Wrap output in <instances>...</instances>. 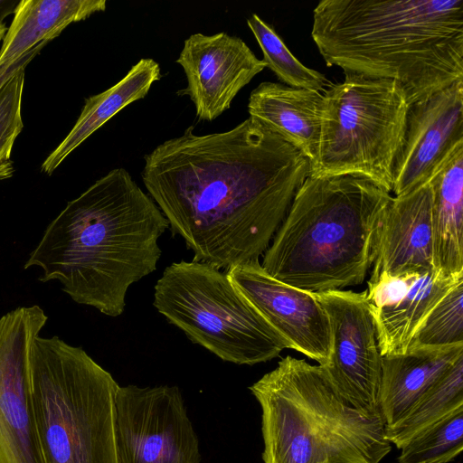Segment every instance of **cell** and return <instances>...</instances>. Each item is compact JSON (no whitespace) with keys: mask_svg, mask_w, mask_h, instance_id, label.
<instances>
[{"mask_svg":"<svg viewBox=\"0 0 463 463\" xmlns=\"http://www.w3.org/2000/svg\"><path fill=\"white\" fill-rule=\"evenodd\" d=\"M149 196L194 261L227 270L260 260L310 175L308 159L248 118L220 133L190 126L144 156Z\"/></svg>","mask_w":463,"mask_h":463,"instance_id":"6da1fadb","label":"cell"},{"mask_svg":"<svg viewBox=\"0 0 463 463\" xmlns=\"http://www.w3.org/2000/svg\"><path fill=\"white\" fill-rule=\"evenodd\" d=\"M169 228L161 210L122 167L70 201L47 226L24 269L57 280L78 304L120 316L129 287L156 269L158 240Z\"/></svg>","mask_w":463,"mask_h":463,"instance_id":"7a4b0ae2","label":"cell"},{"mask_svg":"<svg viewBox=\"0 0 463 463\" xmlns=\"http://www.w3.org/2000/svg\"><path fill=\"white\" fill-rule=\"evenodd\" d=\"M311 36L327 66L394 80L410 104L463 80V0H322Z\"/></svg>","mask_w":463,"mask_h":463,"instance_id":"3957f363","label":"cell"},{"mask_svg":"<svg viewBox=\"0 0 463 463\" xmlns=\"http://www.w3.org/2000/svg\"><path fill=\"white\" fill-rule=\"evenodd\" d=\"M366 178L309 175L260 263L272 278L321 293L364 282L380 215L392 198Z\"/></svg>","mask_w":463,"mask_h":463,"instance_id":"277c9868","label":"cell"},{"mask_svg":"<svg viewBox=\"0 0 463 463\" xmlns=\"http://www.w3.org/2000/svg\"><path fill=\"white\" fill-rule=\"evenodd\" d=\"M261 408L264 463H380L392 450L382 416H366L320 365L291 355L249 387Z\"/></svg>","mask_w":463,"mask_h":463,"instance_id":"5b68a950","label":"cell"},{"mask_svg":"<svg viewBox=\"0 0 463 463\" xmlns=\"http://www.w3.org/2000/svg\"><path fill=\"white\" fill-rule=\"evenodd\" d=\"M29 384L45 463H119L115 431L118 384L81 347L36 336Z\"/></svg>","mask_w":463,"mask_h":463,"instance_id":"8992f818","label":"cell"},{"mask_svg":"<svg viewBox=\"0 0 463 463\" xmlns=\"http://www.w3.org/2000/svg\"><path fill=\"white\" fill-rule=\"evenodd\" d=\"M410 105L394 80L345 73L343 81L323 94L318 151L310 175L361 176L392 194Z\"/></svg>","mask_w":463,"mask_h":463,"instance_id":"52a82bcc","label":"cell"},{"mask_svg":"<svg viewBox=\"0 0 463 463\" xmlns=\"http://www.w3.org/2000/svg\"><path fill=\"white\" fill-rule=\"evenodd\" d=\"M153 304L193 343L225 362L253 365L290 348L226 271L206 263L181 260L166 267L155 285Z\"/></svg>","mask_w":463,"mask_h":463,"instance_id":"ba28073f","label":"cell"},{"mask_svg":"<svg viewBox=\"0 0 463 463\" xmlns=\"http://www.w3.org/2000/svg\"><path fill=\"white\" fill-rule=\"evenodd\" d=\"M119 463H201L198 436L177 386H119L115 397Z\"/></svg>","mask_w":463,"mask_h":463,"instance_id":"9c48e42d","label":"cell"},{"mask_svg":"<svg viewBox=\"0 0 463 463\" xmlns=\"http://www.w3.org/2000/svg\"><path fill=\"white\" fill-rule=\"evenodd\" d=\"M326 312L331 327L327 363L320 365L335 392L366 416H382V354L366 290L313 293Z\"/></svg>","mask_w":463,"mask_h":463,"instance_id":"30bf717a","label":"cell"},{"mask_svg":"<svg viewBox=\"0 0 463 463\" xmlns=\"http://www.w3.org/2000/svg\"><path fill=\"white\" fill-rule=\"evenodd\" d=\"M47 319L36 305L0 317V463H45L32 408L29 357Z\"/></svg>","mask_w":463,"mask_h":463,"instance_id":"8fae6325","label":"cell"},{"mask_svg":"<svg viewBox=\"0 0 463 463\" xmlns=\"http://www.w3.org/2000/svg\"><path fill=\"white\" fill-rule=\"evenodd\" d=\"M244 298L294 349L325 365L331 348L328 316L313 293L269 276L260 260L225 270Z\"/></svg>","mask_w":463,"mask_h":463,"instance_id":"7c38bea8","label":"cell"},{"mask_svg":"<svg viewBox=\"0 0 463 463\" xmlns=\"http://www.w3.org/2000/svg\"><path fill=\"white\" fill-rule=\"evenodd\" d=\"M463 145V80L410 105L392 194L405 195L428 184Z\"/></svg>","mask_w":463,"mask_h":463,"instance_id":"4fadbf2b","label":"cell"},{"mask_svg":"<svg viewBox=\"0 0 463 463\" xmlns=\"http://www.w3.org/2000/svg\"><path fill=\"white\" fill-rule=\"evenodd\" d=\"M176 62L187 80V87L177 93L190 98L203 121H213L230 109L239 91L266 68L241 38L223 32L190 35Z\"/></svg>","mask_w":463,"mask_h":463,"instance_id":"5bb4252c","label":"cell"},{"mask_svg":"<svg viewBox=\"0 0 463 463\" xmlns=\"http://www.w3.org/2000/svg\"><path fill=\"white\" fill-rule=\"evenodd\" d=\"M430 213L429 183L405 195L392 196L376 226L367 283L382 274L422 275L434 271Z\"/></svg>","mask_w":463,"mask_h":463,"instance_id":"9a60e30c","label":"cell"},{"mask_svg":"<svg viewBox=\"0 0 463 463\" xmlns=\"http://www.w3.org/2000/svg\"><path fill=\"white\" fill-rule=\"evenodd\" d=\"M323 94L264 81L249 98L250 118L279 135L315 163L321 130Z\"/></svg>","mask_w":463,"mask_h":463,"instance_id":"2e32d148","label":"cell"},{"mask_svg":"<svg viewBox=\"0 0 463 463\" xmlns=\"http://www.w3.org/2000/svg\"><path fill=\"white\" fill-rule=\"evenodd\" d=\"M463 354V344L382 355L380 411L385 427L400 420Z\"/></svg>","mask_w":463,"mask_h":463,"instance_id":"e0dca14e","label":"cell"},{"mask_svg":"<svg viewBox=\"0 0 463 463\" xmlns=\"http://www.w3.org/2000/svg\"><path fill=\"white\" fill-rule=\"evenodd\" d=\"M433 267L442 278L463 277V145L429 182Z\"/></svg>","mask_w":463,"mask_h":463,"instance_id":"ac0fdd59","label":"cell"},{"mask_svg":"<svg viewBox=\"0 0 463 463\" xmlns=\"http://www.w3.org/2000/svg\"><path fill=\"white\" fill-rule=\"evenodd\" d=\"M106 0H22L0 49V67L12 63L42 43L57 37L69 24L104 11Z\"/></svg>","mask_w":463,"mask_h":463,"instance_id":"d6986e66","label":"cell"},{"mask_svg":"<svg viewBox=\"0 0 463 463\" xmlns=\"http://www.w3.org/2000/svg\"><path fill=\"white\" fill-rule=\"evenodd\" d=\"M160 78L158 62L151 58H143L115 85L88 98L75 125L44 160L42 171L52 175L75 148L107 121L129 104L145 98Z\"/></svg>","mask_w":463,"mask_h":463,"instance_id":"ffe728a7","label":"cell"},{"mask_svg":"<svg viewBox=\"0 0 463 463\" xmlns=\"http://www.w3.org/2000/svg\"><path fill=\"white\" fill-rule=\"evenodd\" d=\"M462 279L442 278L430 271L420 275L396 304L371 307L381 354L406 353L415 331L427 315Z\"/></svg>","mask_w":463,"mask_h":463,"instance_id":"44dd1931","label":"cell"},{"mask_svg":"<svg viewBox=\"0 0 463 463\" xmlns=\"http://www.w3.org/2000/svg\"><path fill=\"white\" fill-rule=\"evenodd\" d=\"M463 407V354H460L395 424L385 438L401 449L416 434Z\"/></svg>","mask_w":463,"mask_h":463,"instance_id":"7402d4cb","label":"cell"},{"mask_svg":"<svg viewBox=\"0 0 463 463\" xmlns=\"http://www.w3.org/2000/svg\"><path fill=\"white\" fill-rule=\"evenodd\" d=\"M247 24L261 49L266 67L287 86L325 92L332 85L324 74L302 64L259 15L251 14Z\"/></svg>","mask_w":463,"mask_h":463,"instance_id":"603a6c76","label":"cell"},{"mask_svg":"<svg viewBox=\"0 0 463 463\" xmlns=\"http://www.w3.org/2000/svg\"><path fill=\"white\" fill-rule=\"evenodd\" d=\"M463 449V407L412 437L402 449L398 463H449Z\"/></svg>","mask_w":463,"mask_h":463,"instance_id":"cb8c5ba5","label":"cell"},{"mask_svg":"<svg viewBox=\"0 0 463 463\" xmlns=\"http://www.w3.org/2000/svg\"><path fill=\"white\" fill-rule=\"evenodd\" d=\"M463 344V279L437 303L415 331L408 350Z\"/></svg>","mask_w":463,"mask_h":463,"instance_id":"d4e9b609","label":"cell"},{"mask_svg":"<svg viewBox=\"0 0 463 463\" xmlns=\"http://www.w3.org/2000/svg\"><path fill=\"white\" fill-rule=\"evenodd\" d=\"M24 83V70H21L0 89V179L10 177L14 172L10 156L24 128L21 113Z\"/></svg>","mask_w":463,"mask_h":463,"instance_id":"484cf974","label":"cell"},{"mask_svg":"<svg viewBox=\"0 0 463 463\" xmlns=\"http://www.w3.org/2000/svg\"><path fill=\"white\" fill-rule=\"evenodd\" d=\"M418 274L390 276L382 274L375 281L367 283L366 298L372 308L396 304L407 293Z\"/></svg>","mask_w":463,"mask_h":463,"instance_id":"4316f807","label":"cell"},{"mask_svg":"<svg viewBox=\"0 0 463 463\" xmlns=\"http://www.w3.org/2000/svg\"><path fill=\"white\" fill-rule=\"evenodd\" d=\"M47 43H42L15 61L0 67V89L18 71L24 70Z\"/></svg>","mask_w":463,"mask_h":463,"instance_id":"83f0119b","label":"cell"},{"mask_svg":"<svg viewBox=\"0 0 463 463\" xmlns=\"http://www.w3.org/2000/svg\"><path fill=\"white\" fill-rule=\"evenodd\" d=\"M16 5L13 1L0 0V22H3V19L10 13H14Z\"/></svg>","mask_w":463,"mask_h":463,"instance_id":"f1b7e54d","label":"cell"},{"mask_svg":"<svg viewBox=\"0 0 463 463\" xmlns=\"http://www.w3.org/2000/svg\"><path fill=\"white\" fill-rule=\"evenodd\" d=\"M6 26L5 25V24H3L2 22H0V40L2 38H4L5 33H6Z\"/></svg>","mask_w":463,"mask_h":463,"instance_id":"f546056e","label":"cell"}]
</instances>
